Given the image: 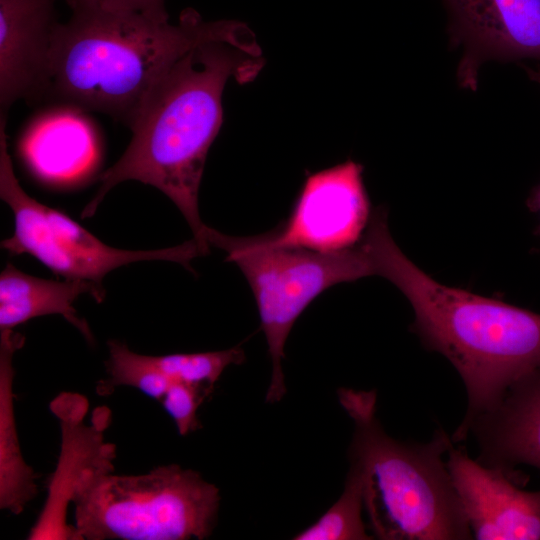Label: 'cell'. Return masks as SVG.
Returning <instances> with one entry per match:
<instances>
[{
    "label": "cell",
    "mask_w": 540,
    "mask_h": 540,
    "mask_svg": "<svg viewBox=\"0 0 540 540\" xmlns=\"http://www.w3.org/2000/svg\"><path fill=\"white\" fill-rule=\"evenodd\" d=\"M363 481L359 470L349 465L344 489L338 500L311 526L293 537L295 540H368L362 519Z\"/></svg>",
    "instance_id": "17"
},
{
    "label": "cell",
    "mask_w": 540,
    "mask_h": 540,
    "mask_svg": "<svg viewBox=\"0 0 540 540\" xmlns=\"http://www.w3.org/2000/svg\"><path fill=\"white\" fill-rule=\"evenodd\" d=\"M70 3H85L104 10L137 13L157 19H168L165 0H65Z\"/></svg>",
    "instance_id": "21"
},
{
    "label": "cell",
    "mask_w": 540,
    "mask_h": 540,
    "mask_svg": "<svg viewBox=\"0 0 540 540\" xmlns=\"http://www.w3.org/2000/svg\"><path fill=\"white\" fill-rule=\"evenodd\" d=\"M354 423L349 463L363 481L364 509L374 538L467 540L473 534L443 455L453 444L438 428L425 443L389 436L376 414L377 393L340 388Z\"/></svg>",
    "instance_id": "4"
},
{
    "label": "cell",
    "mask_w": 540,
    "mask_h": 540,
    "mask_svg": "<svg viewBox=\"0 0 540 540\" xmlns=\"http://www.w3.org/2000/svg\"><path fill=\"white\" fill-rule=\"evenodd\" d=\"M56 1L0 0V113L16 101L45 98Z\"/></svg>",
    "instance_id": "12"
},
{
    "label": "cell",
    "mask_w": 540,
    "mask_h": 540,
    "mask_svg": "<svg viewBox=\"0 0 540 540\" xmlns=\"http://www.w3.org/2000/svg\"><path fill=\"white\" fill-rule=\"evenodd\" d=\"M450 43L462 49L457 80L476 91L488 61L540 62V0H442Z\"/></svg>",
    "instance_id": "10"
},
{
    "label": "cell",
    "mask_w": 540,
    "mask_h": 540,
    "mask_svg": "<svg viewBox=\"0 0 540 540\" xmlns=\"http://www.w3.org/2000/svg\"><path fill=\"white\" fill-rule=\"evenodd\" d=\"M264 64L227 41H209L182 56L152 86L129 127L131 141L120 159L99 178L81 218L94 215L117 184L135 180L164 193L181 211L194 239L209 253L198 197L208 151L222 125L227 81L251 82Z\"/></svg>",
    "instance_id": "1"
},
{
    "label": "cell",
    "mask_w": 540,
    "mask_h": 540,
    "mask_svg": "<svg viewBox=\"0 0 540 540\" xmlns=\"http://www.w3.org/2000/svg\"><path fill=\"white\" fill-rule=\"evenodd\" d=\"M453 444L446 465L473 538L539 540L540 490H523L502 470L481 464L465 447Z\"/></svg>",
    "instance_id": "11"
},
{
    "label": "cell",
    "mask_w": 540,
    "mask_h": 540,
    "mask_svg": "<svg viewBox=\"0 0 540 540\" xmlns=\"http://www.w3.org/2000/svg\"><path fill=\"white\" fill-rule=\"evenodd\" d=\"M108 348L106 369L109 378L99 385L100 392L116 386H130L161 401L171 381L154 366L150 356L137 354L116 340L109 341Z\"/></svg>",
    "instance_id": "19"
},
{
    "label": "cell",
    "mask_w": 540,
    "mask_h": 540,
    "mask_svg": "<svg viewBox=\"0 0 540 540\" xmlns=\"http://www.w3.org/2000/svg\"><path fill=\"white\" fill-rule=\"evenodd\" d=\"M72 504L80 540H203L215 527L220 493L198 472L168 464L140 475L92 474Z\"/></svg>",
    "instance_id": "5"
},
{
    "label": "cell",
    "mask_w": 540,
    "mask_h": 540,
    "mask_svg": "<svg viewBox=\"0 0 540 540\" xmlns=\"http://www.w3.org/2000/svg\"><path fill=\"white\" fill-rule=\"evenodd\" d=\"M38 124L22 145L24 158L35 174L49 182L65 183L91 168L96 146L86 123L68 114H58Z\"/></svg>",
    "instance_id": "16"
},
{
    "label": "cell",
    "mask_w": 540,
    "mask_h": 540,
    "mask_svg": "<svg viewBox=\"0 0 540 540\" xmlns=\"http://www.w3.org/2000/svg\"><path fill=\"white\" fill-rule=\"evenodd\" d=\"M531 79L540 84V69L531 73ZM527 206L531 211L540 212V184L531 191L527 199Z\"/></svg>",
    "instance_id": "22"
},
{
    "label": "cell",
    "mask_w": 540,
    "mask_h": 540,
    "mask_svg": "<svg viewBox=\"0 0 540 540\" xmlns=\"http://www.w3.org/2000/svg\"><path fill=\"white\" fill-rule=\"evenodd\" d=\"M213 388L179 381L170 383L161 403L173 419L180 435L185 436L200 427L198 409Z\"/></svg>",
    "instance_id": "20"
},
{
    "label": "cell",
    "mask_w": 540,
    "mask_h": 540,
    "mask_svg": "<svg viewBox=\"0 0 540 540\" xmlns=\"http://www.w3.org/2000/svg\"><path fill=\"white\" fill-rule=\"evenodd\" d=\"M24 340L13 329L0 330V508L14 515L38 493L37 475L22 456L14 413L13 357Z\"/></svg>",
    "instance_id": "15"
},
{
    "label": "cell",
    "mask_w": 540,
    "mask_h": 540,
    "mask_svg": "<svg viewBox=\"0 0 540 540\" xmlns=\"http://www.w3.org/2000/svg\"><path fill=\"white\" fill-rule=\"evenodd\" d=\"M363 240L375 274L410 302L413 331L460 375L468 404L451 439L465 441L479 416L494 409L515 383L540 370V314L437 282L396 244L383 208L373 212Z\"/></svg>",
    "instance_id": "2"
},
{
    "label": "cell",
    "mask_w": 540,
    "mask_h": 540,
    "mask_svg": "<svg viewBox=\"0 0 540 540\" xmlns=\"http://www.w3.org/2000/svg\"><path fill=\"white\" fill-rule=\"evenodd\" d=\"M150 358L155 367L171 382L214 388L227 367L244 362L245 353L240 346H234L220 351L175 353Z\"/></svg>",
    "instance_id": "18"
},
{
    "label": "cell",
    "mask_w": 540,
    "mask_h": 540,
    "mask_svg": "<svg viewBox=\"0 0 540 540\" xmlns=\"http://www.w3.org/2000/svg\"><path fill=\"white\" fill-rule=\"evenodd\" d=\"M88 407L86 397L72 392L61 393L51 402V411L60 425L61 448L47 498L28 534L29 540H80L74 525L67 522L68 505L85 478L114 471L116 447L104 437L110 411L97 407L87 424Z\"/></svg>",
    "instance_id": "9"
},
{
    "label": "cell",
    "mask_w": 540,
    "mask_h": 540,
    "mask_svg": "<svg viewBox=\"0 0 540 540\" xmlns=\"http://www.w3.org/2000/svg\"><path fill=\"white\" fill-rule=\"evenodd\" d=\"M68 5L72 15L57 24L53 35L45 98L101 112L126 125L157 80L196 46L227 41L262 53L245 23L205 21L193 9L170 24L168 19L85 3Z\"/></svg>",
    "instance_id": "3"
},
{
    "label": "cell",
    "mask_w": 540,
    "mask_h": 540,
    "mask_svg": "<svg viewBox=\"0 0 540 540\" xmlns=\"http://www.w3.org/2000/svg\"><path fill=\"white\" fill-rule=\"evenodd\" d=\"M471 434L479 447L477 461L525 486L528 479L515 466L540 471V370L515 383L494 409L479 416Z\"/></svg>",
    "instance_id": "13"
},
{
    "label": "cell",
    "mask_w": 540,
    "mask_h": 540,
    "mask_svg": "<svg viewBox=\"0 0 540 540\" xmlns=\"http://www.w3.org/2000/svg\"><path fill=\"white\" fill-rule=\"evenodd\" d=\"M206 241L224 250L249 283L272 363L265 400L279 402L287 391L285 344L296 320L328 288L374 275L370 254L362 239L347 249L318 252L267 246L256 236L232 237L208 227Z\"/></svg>",
    "instance_id": "6"
},
{
    "label": "cell",
    "mask_w": 540,
    "mask_h": 540,
    "mask_svg": "<svg viewBox=\"0 0 540 540\" xmlns=\"http://www.w3.org/2000/svg\"><path fill=\"white\" fill-rule=\"evenodd\" d=\"M371 217L363 166L348 159L310 173L287 219L256 237L272 247L339 251L360 242Z\"/></svg>",
    "instance_id": "8"
},
{
    "label": "cell",
    "mask_w": 540,
    "mask_h": 540,
    "mask_svg": "<svg viewBox=\"0 0 540 540\" xmlns=\"http://www.w3.org/2000/svg\"><path fill=\"white\" fill-rule=\"evenodd\" d=\"M83 294H90L100 303L105 290L86 280L34 277L8 263L0 275V330L13 329L35 317L59 314L91 344L94 337L90 327L73 306Z\"/></svg>",
    "instance_id": "14"
},
{
    "label": "cell",
    "mask_w": 540,
    "mask_h": 540,
    "mask_svg": "<svg viewBox=\"0 0 540 540\" xmlns=\"http://www.w3.org/2000/svg\"><path fill=\"white\" fill-rule=\"evenodd\" d=\"M0 197L14 215V233L1 242L12 255L29 254L64 279L103 287L112 270L134 262L165 260L191 272L192 259L206 255L196 239L157 250H124L104 244L62 211L30 197L21 187L8 152L6 115L0 114Z\"/></svg>",
    "instance_id": "7"
}]
</instances>
